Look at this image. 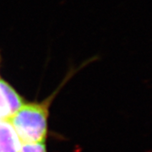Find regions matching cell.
Instances as JSON below:
<instances>
[{
    "instance_id": "cell-1",
    "label": "cell",
    "mask_w": 152,
    "mask_h": 152,
    "mask_svg": "<svg viewBox=\"0 0 152 152\" xmlns=\"http://www.w3.org/2000/svg\"><path fill=\"white\" fill-rule=\"evenodd\" d=\"M48 115L47 105L24 103L4 118L12 125L22 144H34L46 142Z\"/></svg>"
},
{
    "instance_id": "cell-2",
    "label": "cell",
    "mask_w": 152,
    "mask_h": 152,
    "mask_svg": "<svg viewBox=\"0 0 152 152\" xmlns=\"http://www.w3.org/2000/svg\"><path fill=\"white\" fill-rule=\"evenodd\" d=\"M22 143L12 125L0 118V152H20Z\"/></svg>"
},
{
    "instance_id": "cell-3",
    "label": "cell",
    "mask_w": 152,
    "mask_h": 152,
    "mask_svg": "<svg viewBox=\"0 0 152 152\" xmlns=\"http://www.w3.org/2000/svg\"><path fill=\"white\" fill-rule=\"evenodd\" d=\"M0 91L5 103L7 104L9 115L14 113L24 104V101L19 96V94L3 80H0Z\"/></svg>"
},
{
    "instance_id": "cell-4",
    "label": "cell",
    "mask_w": 152,
    "mask_h": 152,
    "mask_svg": "<svg viewBox=\"0 0 152 152\" xmlns=\"http://www.w3.org/2000/svg\"><path fill=\"white\" fill-rule=\"evenodd\" d=\"M20 152H47L45 142L34 144H22Z\"/></svg>"
}]
</instances>
